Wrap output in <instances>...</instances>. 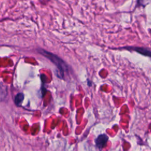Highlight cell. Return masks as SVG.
Masks as SVG:
<instances>
[{
    "instance_id": "5b68a950",
    "label": "cell",
    "mask_w": 151,
    "mask_h": 151,
    "mask_svg": "<svg viewBox=\"0 0 151 151\" xmlns=\"http://www.w3.org/2000/svg\"><path fill=\"white\" fill-rule=\"evenodd\" d=\"M147 0H137V4L139 5H142V6H145V2H146Z\"/></svg>"
},
{
    "instance_id": "277c9868",
    "label": "cell",
    "mask_w": 151,
    "mask_h": 151,
    "mask_svg": "<svg viewBox=\"0 0 151 151\" xmlns=\"http://www.w3.org/2000/svg\"><path fill=\"white\" fill-rule=\"evenodd\" d=\"M24 99V95L22 93H19L14 97V102L17 106H19L22 103Z\"/></svg>"
},
{
    "instance_id": "6da1fadb",
    "label": "cell",
    "mask_w": 151,
    "mask_h": 151,
    "mask_svg": "<svg viewBox=\"0 0 151 151\" xmlns=\"http://www.w3.org/2000/svg\"><path fill=\"white\" fill-rule=\"evenodd\" d=\"M37 51L40 54L48 58L57 67L56 76L60 78H63L65 73H67L69 70V67L67 63L58 55L51 52L46 51L44 49L38 50Z\"/></svg>"
},
{
    "instance_id": "7a4b0ae2",
    "label": "cell",
    "mask_w": 151,
    "mask_h": 151,
    "mask_svg": "<svg viewBox=\"0 0 151 151\" xmlns=\"http://www.w3.org/2000/svg\"><path fill=\"white\" fill-rule=\"evenodd\" d=\"M120 48H123L126 49L127 50H130V51H136L144 56L146 57H151V51L150 50H148L146 48L144 47H124Z\"/></svg>"
},
{
    "instance_id": "3957f363",
    "label": "cell",
    "mask_w": 151,
    "mask_h": 151,
    "mask_svg": "<svg viewBox=\"0 0 151 151\" xmlns=\"http://www.w3.org/2000/svg\"><path fill=\"white\" fill-rule=\"evenodd\" d=\"M108 139L109 138L105 134H101L99 135L95 140V143L96 146L100 150H101L106 146Z\"/></svg>"
}]
</instances>
